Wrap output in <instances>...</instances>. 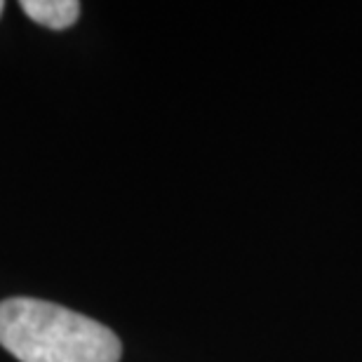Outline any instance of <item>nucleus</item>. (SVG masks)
Instances as JSON below:
<instances>
[{"mask_svg": "<svg viewBox=\"0 0 362 362\" xmlns=\"http://www.w3.org/2000/svg\"><path fill=\"white\" fill-rule=\"evenodd\" d=\"M0 346L19 362H120V339L57 303L12 296L0 303Z\"/></svg>", "mask_w": 362, "mask_h": 362, "instance_id": "f257e3e1", "label": "nucleus"}, {"mask_svg": "<svg viewBox=\"0 0 362 362\" xmlns=\"http://www.w3.org/2000/svg\"><path fill=\"white\" fill-rule=\"evenodd\" d=\"M3 10H5V3H3V0H0V14H3Z\"/></svg>", "mask_w": 362, "mask_h": 362, "instance_id": "7ed1b4c3", "label": "nucleus"}, {"mask_svg": "<svg viewBox=\"0 0 362 362\" xmlns=\"http://www.w3.org/2000/svg\"><path fill=\"white\" fill-rule=\"evenodd\" d=\"M21 10L35 24H42L54 31L74 26L81 17V3L78 0H21Z\"/></svg>", "mask_w": 362, "mask_h": 362, "instance_id": "f03ea898", "label": "nucleus"}]
</instances>
